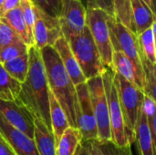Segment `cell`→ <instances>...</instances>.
<instances>
[{
    "label": "cell",
    "instance_id": "cell-1",
    "mask_svg": "<svg viewBox=\"0 0 156 155\" xmlns=\"http://www.w3.org/2000/svg\"><path fill=\"white\" fill-rule=\"evenodd\" d=\"M28 72L17 100L29 111L35 119L42 122L52 132L49 117L48 85L39 49L34 46L28 48Z\"/></svg>",
    "mask_w": 156,
    "mask_h": 155
},
{
    "label": "cell",
    "instance_id": "cell-2",
    "mask_svg": "<svg viewBox=\"0 0 156 155\" xmlns=\"http://www.w3.org/2000/svg\"><path fill=\"white\" fill-rule=\"evenodd\" d=\"M44 64L49 90L64 111L69 125L76 127L75 107L77 102L76 88L65 70L56 49L46 46L39 49Z\"/></svg>",
    "mask_w": 156,
    "mask_h": 155
},
{
    "label": "cell",
    "instance_id": "cell-3",
    "mask_svg": "<svg viewBox=\"0 0 156 155\" xmlns=\"http://www.w3.org/2000/svg\"><path fill=\"white\" fill-rule=\"evenodd\" d=\"M113 82L122 112L127 140L132 145L135 141V127L142 111L144 93L137 86L113 72Z\"/></svg>",
    "mask_w": 156,
    "mask_h": 155
},
{
    "label": "cell",
    "instance_id": "cell-4",
    "mask_svg": "<svg viewBox=\"0 0 156 155\" xmlns=\"http://www.w3.org/2000/svg\"><path fill=\"white\" fill-rule=\"evenodd\" d=\"M65 39L86 79L101 76L106 71L107 69L102 64L99 50L87 26L79 35Z\"/></svg>",
    "mask_w": 156,
    "mask_h": 155
},
{
    "label": "cell",
    "instance_id": "cell-5",
    "mask_svg": "<svg viewBox=\"0 0 156 155\" xmlns=\"http://www.w3.org/2000/svg\"><path fill=\"white\" fill-rule=\"evenodd\" d=\"M101 77L107 98L111 128V141L120 147L131 145L127 140L125 133L122 112L120 106L118 93L113 82V71L107 69L106 71L101 75Z\"/></svg>",
    "mask_w": 156,
    "mask_h": 155
},
{
    "label": "cell",
    "instance_id": "cell-6",
    "mask_svg": "<svg viewBox=\"0 0 156 155\" xmlns=\"http://www.w3.org/2000/svg\"><path fill=\"white\" fill-rule=\"evenodd\" d=\"M109 15L101 9H87L86 26L89 28L93 41L99 50L102 64L112 70V58L113 49L111 43L107 20Z\"/></svg>",
    "mask_w": 156,
    "mask_h": 155
},
{
    "label": "cell",
    "instance_id": "cell-7",
    "mask_svg": "<svg viewBox=\"0 0 156 155\" xmlns=\"http://www.w3.org/2000/svg\"><path fill=\"white\" fill-rule=\"evenodd\" d=\"M107 24L113 51L122 52L127 56L133 62L137 70L144 78L141 51L137 36L111 16L107 20Z\"/></svg>",
    "mask_w": 156,
    "mask_h": 155
},
{
    "label": "cell",
    "instance_id": "cell-8",
    "mask_svg": "<svg viewBox=\"0 0 156 155\" xmlns=\"http://www.w3.org/2000/svg\"><path fill=\"white\" fill-rule=\"evenodd\" d=\"M91 106L96 121L98 141L108 142L111 141V128L109 120V111L107 98L104 90L103 81L101 76H96L86 81Z\"/></svg>",
    "mask_w": 156,
    "mask_h": 155
},
{
    "label": "cell",
    "instance_id": "cell-9",
    "mask_svg": "<svg viewBox=\"0 0 156 155\" xmlns=\"http://www.w3.org/2000/svg\"><path fill=\"white\" fill-rule=\"evenodd\" d=\"M77 102L75 107L76 128L82 136V141H98L96 121L86 82L75 86Z\"/></svg>",
    "mask_w": 156,
    "mask_h": 155
},
{
    "label": "cell",
    "instance_id": "cell-10",
    "mask_svg": "<svg viewBox=\"0 0 156 155\" xmlns=\"http://www.w3.org/2000/svg\"><path fill=\"white\" fill-rule=\"evenodd\" d=\"M34 15L33 46L37 49L46 46L53 47L55 42L63 37L58 19L43 13L36 7H34Z\"/></svg>",
    "mask_w": 156,
    "mask_h": 155
},
{
    "label": "cell",
    "instance_id": "cell-11",
    "mask_svg": "<svg viewBox=\"0 0 156 155\" xmlns=\"http://www.w3.org/2000/svg\"><path fill=\"white\" fill-rule=\"evenodd\" d=\"M87 9L78 0H62L60 16L58 17L62 36L67 38L79 35L86 26Z\"/></svg>",
    "mask_w": 156,
    "mask_h": 155
},
{
    "label": "cell",
    "instance_id": "cell-12",
    "mask_svg": "<svg viewBox=\"0 0 156 155\" xmlns=\"http://www.w3.org/2000/svg\"><path fill=\"white\" fill-rule=\"evenodd\" d=\"M0 114L11 126L33 140L34 117L17 99L16 100H0Z\"/></svg>",
    "mask_w": 156,
    "mask_h": 155
},
{
    "label": "cell",
    "instance_id": "cell-13",
    "mask_svg": "<svg viewBox=\"0 0 156 155\" xmlns=\"http://www.w3.org/2000/svg\"><path fill=\"white\" fill-rule=\"evenodd\" d=\"M0 134L6 140L16 155H39L34 140L11 126L0 114Z\"/></svg>",
    "mask_w": 156,
    "mask_h": 155
},
{
    "label": "cell",
    "instance_id": "cell-14",
    "mask_svg": "<svg viewBox=\"0 0 156 155\" xmlns=\"http://www.w3.org/2000/svg\"><path fill=\"white\" fill-rule=\"evenodd\" d=\"M53 48L56 49L57 53L58 54L61 62L63 64V67L67 71L68 75L69 76L73 84L77 86L79 84L85 83L87 79L82 74L80 68L75 57L73 56L67 40L63 37H59L53 45Z\"/></svg>",
    "mask_w": 156,
    "mask_h": 155
},
{
    "label": "cell",
    "instance_id": "cell-15",
    "mask_svg": "<svg viewBox=\"0 0 156 155\" xmlns=\"http://www.w3.org/2000/svg\"><path fill=\"white\" fill-rule=\"evenodd\" d=\"M112 71L137 86L144 91L143 76L139 73L133 62L123 53L113 51L112 58Z\"/></svg>",
    "mask_w": 156,
    "mask_h": 155
},
{
    "label": "cell",
    "instance_id": "cell-16",
    "mask_svg": "<svg viewBox=\"0 0 156 155\" xmlns=\"http://www.w3.org/2000/svg\"><path fill=\"white\" fill-rule=\"evenodd\" d=\"M131 13L136 36L150 28L155 22V14L143 0H131Z\"/></svg>",
    "mask_w": 156,
    "mask_h": 155
},
{
    "label": "cell",
    "instance_id": "cell-17",
    "mask_svg": "<svg viewBox=\"0 0 156 155\" xmlns=\"http://www.w3.org/2000/svg\"><path fill=\"white\" fill-rule=\"evenodd\" d=\"M34 143L39 155H56V143L53 133L46 125L34 118Z\"/></svg>",
    "mask_w": 156,
    "mask_h": 155
},
{
    "label": "cell",
    "instance_id": "cell-18",
    "mask_svg": "<svg viewBox=\"0 0 156 155\" xmlns=\"http://www.w3.org/2000/svg\"><path fill=\"white\" fill-rule=\"evenodd\" d=\"M141 155H155V143L153 142L146 117L142 111L135 127V141Z\"/></svg>",
    "mask_w": 156,
    "mask_h": 155
},
{
    "label": "cell",
    "instance_id": "cell-19",
    "mask_svg": "<svg viewBox=\"0 0 156 155\" xmlns=\"http://www.w3.org/2000/svg\"><path fill=\"white\" fill-rule=\"evenodd\" d=\"M48 98H49V117H50L51 130L57 145L62 133L68 127H69V125L64 111L62 110L58 100H56L55 96L50 90L48 91Z\"/></svg>",
    "mask_w": 156,
    "mask_h": 155
},
{
    "label": "cell",
    "instance_id": "cell-20",
    "mask_svg": "<svg viewBox=\"0 0 156 155\" xmlns=\"http://www.w3.org/2000/svg\"><path fill=\"white\" fill-rule=\"evenodd\" d=\"M82 142V136L76 127H68L56 145V155H74L80 143Z\"/></svg>",
    "mask_w": 156,
    "mask_h": 155
},
{
    "label": "cell",
    "instance_id": "cell-21",
    "mask_svg": "<svg viewBox=\"0 0 156 155\" xmlns=\"http://www.w3.org/2000/svg\"><path fill=\"white\" fill-rule=\"evenodd\" d=\"M2 17L14 29V31L16 33V35L21 39V41H23L28 47L33 46V40L29 35L27 25L23 18L20 6H17V7L6 12Z\"/></svg>",
    "mask_w": 156,
    "mask_h": 155
},
{
    "label": "cell",
    "instance_id": "cell-22",
    "mask_svg": "<svg viewBox=\"0 0 156 155\" xmlns=\"http://www.w3.org/2000/svg\"><path fill=\"white\" fill-rule=\"evenodd\" d=\"M155 26L156 23L154 22L150 28L144 30L137 36L141 57L153 65H155L156 63Z\"/></svg>",
    "mask_w": 156,
    "mask_h": 155
},
{
    "label": "cell",
    "instance_id": "cell-23",
    "mask_svg": "<svg viewBox=\"0 0 156 155\" xmlns=\"http://www.w3.org/2000/svg\"><path fill=\"white\" fill-rule=\"evenodd\" d=\"M21 90V83L13 79L0 64V100H16Z\"/></svg>",
    "mask_w": 156,
    "mask_h": 155
},
{
    "label": "cell",
    "instance_id": "cell-24",
    "mask_svg": "<svg viewBox=\"0 0 156 155\" xmlns=\"http://www.w3.org/2000/svg\"><path fill=\"white\" fill-rule=\"evenodd\" d=\"M90 155H134L131 145L120 147L112 141H90Z\"/></svg>",
    "mask_w": 156,
    "mask_h": 155
},
{
    "label": "cell",
    "instance_id": "cell-25",
    "mask_svg": "<svg viewBox=\"0 0 156 155\" xmlns=\"http://www.w3.org/2000/svg\"><path fill=\"white\" fill-rule=\"evenodd\" d=\"M6 72L21 84L25 81L28 72V55L25 54L2 64Z\"/></svg>",
    "mask_w": 156,
    "mask_h": 155
},
{
    "label": "cell",
    "instance_id": "cell-26",
    "mask_svg": "<svg viewBox=\"0 0 156 155\" xmlns=\"http://www.w3.org/2000/svg\"><path fill=\"white\" fill-rule=\"evenodd\" d=\"M113 16L118 22L134 33L132 21L131 0H112ZM135 34V33H134Z\"/></svg>",
    "mask_w": 156,
    "mask_h": 155
},
{
    "label": "cell",
    "instance_id": "cell-27",
    "mask_svg": "<svg viewBox=\"0 0 156 155\" xmlns=\"http://www.w3.org/2000/svg\"><path fill=\"white\" fill-rule=\"evenodd\" d=\"M29 47L27 46L23 41H16L9 46L0 50V64H4L9 60H12L17 57L27 54Z\"/></svg>",
    "mask_w": 156,
    "mask_h": 155
},
{
    "label": "cell",
    "instance_id": "cell-28",
    "mask_svg": "<svg viewBox=\"0 0 156 155\" xmlns=\"http://www.w3.org/2000/svg\"><path fill=\"white\" fill-rule=\"evenodd\" d=\"M155 100L152 99L149 96L144 95V102H143V107L142 111H144L147 123L151 132L152 139L155 143L156 142V109H155Z\"/></svg>",
    "mask_w": 156,
    "mask_h": 155
},
{
    "label": "cell",
    "instance_id": "cell-29",
    "mask_svg": "<svg viewBox=\"0 0 156 155\" xmlns=\"http://www.w3.org/2000/svg\"><path fill=\"white\" fill-rule=\"evenodd\" d=\"M32 5L43 13L58 18L60 16L62 0H29Z\"/></svg>",
    "mask_w": 156,
    "mask_h": 155
},
{
    "label": "cell",
    "instance_id": "cell-30",
    "mask_svg": "<svg viewBox=\"0 0 156 155\" xmlns=\"http://www.w3.org/2000/svg\"><path fill=\"white\" fill-rule=\"evenodd\" d=\"M18 40L21 39L14 29L3 17H0V50Z\"/></svg>",
    "mask_w": 156,
    "mask_h": 155
},
{
    "label": "cell",
    "instance_id": "cell-31",
    "mask_svg": "<svg viewBox=\"0 0 156 155\" xmlns=\"http://www.w3.org/2000/svg\"><path fill=\"white\" fill-rule=\"evenodd\" d=\"M19 6L22 12L23 18L27 25V30L29 32V35L33 40V28H34V23H35L34 7L29 0H21Z\"/></svg>",
    "mask_w": 156,
    "mask_h": 155
},
{
    "label": "cell",
    "instance_id": "cell-32",
    "mask_svg": "<svg viewBox=\"0 0 156 155\" xmlns=\"http://www.w3.org/2000/svg\"><path fill=\"white\" fill-rule=\"evenodd\" d=\"M98 8L106 12L109 16H113L112 0H87L86 9Z\"/></svg>",
    "mask_w": 156,
    "mask_h": 155
},
{
    "label": "cell",
    "instance_id": "cell-33",
    "mask_svg": "<svg viewBox=\"0 0 156 155\" xmlns=\"http://www.w3.org/2000/svg\"><path fill=\"white\" fill-rule=\"evenodd\" d=\"M21 0H5L0 8V17H2L6 12L19 6Z\"/></svg>",
    "mask_w": 156,
    "mask_h": 155
},
{
    "label": "cell",
    "instance_id": "cell-34",
    "mask_svg": "<svg viewBox=\"0 0 156 155\" xmlns=\"http://www.w3.org/2000/svg\"><path fill=\"white\" fill-rule=\"evenodd\" d=\"M0 155H16L6 140L0 134Z\"/></svg>",
    "mask_w": 156,
    "mask_h": 155
},
{
    "label": "cell",
    "instance_id": "cell-35",
    "mask_svg": "<svg viewBox=\"0 0 156 155\" xmlns=\"http://www.w3.org/2000/svg\"><path fill=\"white\" fill-rule=\"evenodd\" d=\"M74 155H90V142L82 141L77 148Z\"/></svg>",
    "mask_w": 156,
    "mask_h": 155
},
{
    "label": "cell",
    "instance_id": "cell-36",
    "mask_svg": "<svg viewBox=\"0 0 156 155\" xmlns=\"http://www.w3.org/2000/svg\"><path fill=\"white\" fill-rule=\"evenodd\" d=\"M143 1L149 6V8L153 11V13L155 14V7H154V5L153 2H152V0H143Z\"/></svg>",
    "mask_w": 156,
    "mask_h": 155
},
{
    "label": "cell",
    "instance_id": "cell-37",
    "mask_svg": "<svg viewBox=\"0 0 156 155\" xmlns=\"http://www.w3.org/2000/svg\"><path fill=\"white\" fill-rule=\"evenodd\" d=\"M78 1H80L83 5H85V7H86V2H87V0H78Z\"/></svg>",
    "mask_w": 156,
    "mask_h": 155
},
{
    "label": "cell",
    "instance_id": "cell-38",
    "mask_svg": "<svg viewBox=\"0 0 156 155\" xmlns=\"http://www.w3.org/2000/svg\"><path fill=\"white\" fill-rule=\"evenodd\" d=\"M4 1H5V0H0V8H1V6H2V5H3V3H4Z\"/></svg>",
    "mask_w": 156,
    "mask_h": 155
},
{
    "label": "cell",
    "instance_id": "cell-39",
    "mask_svg": "<svg viewBox=\"0 0 156 155\" xmlns=\"http://www.w3.org/2000/svg\"><path fill=\"white\" fill-rule=\"evenodd\" d=\"M152 2H153V4H154V5H155V0H152Z\"/></svg>",
    "mask_w": 156,
    "mask_h": 155
}]
</instances>
